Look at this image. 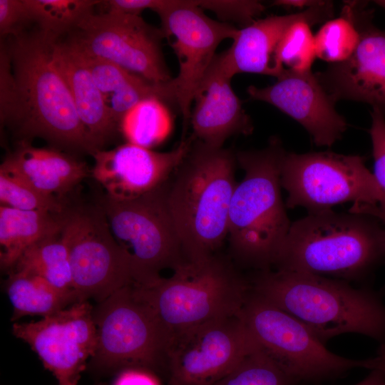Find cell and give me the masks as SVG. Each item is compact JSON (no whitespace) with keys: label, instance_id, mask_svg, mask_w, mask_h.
I'll list each match as a JSON object with an SVG mask.
<instances>
[{"label":"cell","instance_id":"cell-29","mask_svg":"<svg viewBox=\"0 0 385 385\" xmlns=\"http://www.w3.org/2000/svg\"><path fill=\"white\" fill-rule=\"evenodd\" d=\"M359 41L349 4L342 15L327 21L314 36L316 56L322 61L337 63L347 60Z\"/></svg>","mask_w":385,"mask_h":385},{"label":"cell","instance_id":"cell-36","mask_svg":"<svg viewBox=\"0 0 385 385\" xmlns=\"http://www.w3.org/2000/svg\"><path fill=\"white\" fill-rule=\"evenodd\" d=\"M103 11H113L139 15L145 9L153 10L155 0H108L101 1Z\"/></svg>","mask_w":385,"mask_h":385},{"label":"cell","instance_id":"cell-10","mask_svg":"<svg viewBox=\"0 0 385 385\" xmlns=\"http://www.w3.org/2000/svg\"><path fill=\"white\" fill-rule=\"evenodd\" d=\"M365 160L329 151L286 152L280 174L282 188L288 194L286 207H302L312 213L352 201L384 209L385 194Z\"/></svg>","mask_w":385,"mask_h":385},{"label":"cell","instance_id":"cell-19","mask_svg":"<svg viewBox=\"0 0 385 385\" xmlns=\"http://www.w3.org/2000/svg\"><path fill=\"white\" fill-rule=\"evenodd\" d=\"M331 1L323 2L303 11L258 19L238 29L231 46L217 54L222 65L231 76L252 73L279 78L285 71L276 62V51L288 27L297 21H307L312 26L333 16Z\"/></svg>","mask_w":385,"mask_h":385},{"label":"cell","instance_id":"cell-25","mask_svg":"<svg viewBox=\"0 0 385 385\" xmlns=\"http://www.w3.org/2000/svg\"><path fill=\"white\" fill-rule=\"evenodd\" d=\"M6 292L12 305L11 321L24 316H49L80 302L76 292L57 289L41 277L23 270L10 271Z\"/></svg>","mask_w":385,"mask_h":385},{"label":"cell","instance_id":"cell-30","mask_svg":"<svg viewBox=\"0 0 385 385\" xmlns=\"http://www.w3.org/2000/svg\"><path fill=\"white\" fill-rule=\"evenodd\" d=\"M215 385H301L260 346Z\"/></svg>","mask_w":385,"mask_h":385},{"label":"cell","instance_id":"cell-32","mask_svg":"<svg viewBox=\"0 0 385 385\" xmlns=\"http://www.w3.org/2000/svg\"><path fill=\"white\" fill-rule=\"evenodd\" d=\"M62 199L37 190L19 177L0 169L1 205L25 211H46L62 214Z\"/></svg>","mask_w":385,"mask_h":385},{"label":"cell","instance_id":"cell-2","mask_svg":"<svg viewBox=\"0 0 385 385\" xmlns=\"http://www.w3.org/2000/svg\"><path fill=\"white\" fill-rule=\"evenodd\" d=\"M255 294L291 314L324 344L347 333L385 342V304L369 288L315 274L256 271L249 280Z\"/></svg>","mask_w":385,"mask_h":385},{"label":"cell","instance_id":"cell-6","mask_svg":"<svg viewBox=\"0 0 385 385\" xmlns=\"http://www.w3.org/2000/svg\"><path fill=\"white\" fill-rule=\"evenodd\" d=\"M171 337L207 322L237 314L250 290L231 263L216 255L185 262L169 277L134 285Z\"/></svg>","mask_w":385,"mask_h":385},{"label":"cell","instance_id":"cell-18","mask_svg":"<svg viewBox=\"0 0 385 385\" xmlns=\"http://www.w3.org/2000/svg\"><path fill=\"white\" fill-rule=\"evenodd\" d=\"M250 96L268 103L301 124L317 146H332L342 138L347 123L334 108L335 102L312 71H286L272 86L247 88Z\"/></svg>","mask_w":385,"mask_h":385},{"label":"cell","instance_id":"cell-24","mask_svg":"<svg viewBox=\"0 0 385 385\" xmlns=\"http://www.w3.org/2000/svg\"><path fill=\"white\" fill-rule=\"evenodd\" d=\"M63 213L25 211L1 205V269L11 271L28 247L38 240L59 232L63 227Z\"/></svg>","mask_w":385,"mask_h":385},{"label":"cell","instance_id":"cell-31","mask_svg":"<svg viewBox=\"0 0 385 385\" xmlns=\"http://www.w3.org/2000/svg\"><path fill=\"white\" fill-rule=\"evenodd\" d=\"M309 22L297 21L282 36L276 51V62L280 69L295 73L311 71L315 60L314 36Z\"/></svg>","mask_w":385,"mask_h":385},{"label":"cell","instance_id":"cell-4","mask_svg":"<svg viewBox=\"0 0 385 385\" xmlns=\"http://www.w3.org/2000/svg\"><path fill=\"white\" fill-rule=\"evenodd\" d=\"M236 162L230 150L194 138L168 182V205L187 262L215 255L227 237Z\"/></svg>","mask_w":385,"mask_h":385},{"label":"cell","instance_id":"cell-20","mask_svg":"<svg viewBox=\"0 0 385 385\" xmlns=\"http://www.w3.org/2000/svg\"><path fill=\"white\" fill-rule=\"evenodd\" d=\"M232 77L216 54L194 97L190 115L192 137L221 148L235 134L249 135L253 130L250 116L231 86Z\"/></svg>","mask_w":385,"mask_h":385},{"label":"cell","instance_id":"cell-1","mask_svg":"<svg viewBox=\"0 0 385 385\" xmlns=\"http://www.w3.org/2000/svg\"><path fill=\"white\" fill-rule=\"evenodd\" d=\"M57 41L39 29L11 38L6 48L12 78L0 98L1 123L14 126L26 140L38 137L91 155L97 150L54 61Z\"/></svg>","mask_w":385,"mask_h":385},{"label":"cell","instance_id":"cell-38","mask_svg":"<svg viewBox=\"0 0 385 385\" xmlns=\"http://www.w3.org/2000/svg\"><path fill=\"white\" fill-rule=\"evenodd\" d=\"M381 356L384 359L383 364L370 370L364 379L354 385H385V360L382 355Z\"/></svg>","mask_w":385,"mask_h":385},{"label":"cell","instance_id":"cell-22","mask_svg":"<svg viewBox=\"0 0 385 385\" xmlns=\"http://www.w3.org/2000/svg\"><path fill=\"white\" fill-rule=\"evenodd\" d=\"M53 58L71 93L77 113L96 150L119 129L104 103L93 76L78 51L57 41Z\"/></svg>","mask_w":385,"mask_h":385},{"label":"cell","instance_id":"cell-15","mask_svg":"<svg viewBox=\"0 0 385 385\" xmlns=\"http://www.w3.org/2000/svg\"><path fill=\"white\" fill-rule=\"evenodd\" d=\"M93 309L89 301H80L39 321L14 323L12 333L30 346L58 384L78 385L96 349Z\"/></svg>","mask_w":385,"mask_h":385},{"label":"cell","instance_id":"cell-7","mask_svg":"<svg viewBox=\"0 0 385 385\" xmlns=\"http://www.w3.org/2000/svg\"><path fill=\"white\" fill-rule=\"evenodd\" d=\"M238 315L261 349L301 385L319 384L354 369L371 370L383 364L379 354L357 360L330 351L303 323L250 289Z\"/></svg>","mask_w":385,"mask_h":385},{"label":"cell","instance_id":"cell-33","mask_svg":"<svg viewBox=\"0 0 385 385\" xmlns=\"http://www.w3.org/2000/svg\"><path fill=\"white\" fill-rule=\"evenodd\" d=\"M371 115L369 134L373 148V175L385 194V115L376 109L372 110ZM358 211L376 217H385V207L381 210L376 205L364 204L359 207Z\"/></svg>","mask_w":385,"mask_h":385},{"label":"cell","instance_id":"cell-21","mask_svg":"<svg viewBox=\"0 0 385 385\" xmlns=\"http://www.w3.org/2000/svg\"><path fill=\"white\" fill-rule=\"evenodd\" d=\"M0 169L61 199L91 175L85 163L56 149L35 148L27 142H20L4 160Z\"/></svg>","mask_w":385,"mask_h":385},{"label":"cell","instance_id":"cell-17","mask_svg":"<svg viewBox=\"0 0 385 385\" xmlns=\"http://www.w3.org/2000/svg\"><path fill=\"white\" fill-rule=\"evenodd\" d=\"M193 138L182 140L168 152H156L130 143L91 155V175L106 195L127 200L148 193L168 181L188 153Z\"/></svg>","mask_w":385,"mask_h":385},{"label":"cell","instance_id":"cell-28","mask_svg":"<svg viewBox=\"0 0 385 385\" xmlns=\"http://www.w3.org/2000/svg\"><path fill=\"white\" fill-rule=\"evenodd\" d=\"M32 21L39 30L57 38L76 30L79 24L101 1L98 0H24Z\"/></svg>","mask_w":385,"mask_h":385},{"label":"cell","instance_id":"cell-27","mask_svg":"<svg viewBox=\"0 0 385 385\" xmlns=\"http://www.w3.org/2000/svg\"><path fill=\"white\" fill-rule=\"evenodd\" d=\"M172 120L164 102L156 98L145 99L123 118L120 130L128 143L151 149L170 132Z\"/></svg>","mask_w":385,"mask_h":385},{"label":"cell","instance_id":"cell-23","mask_svg":"<svg viewBox=\"0 0 385 385\" xmlns=\"http://www.w3.org/2000/svg\"><path fill=\"white\" fill-rule=\"evenodd\" d=\"M70 44L86 64L119 129L125 115L145 99L156 98L164 103L176 105L170 81L165 84L152 83L115 63L86 54Z\"/></svg>","mask_w":385,"mask_h":385},{"label":"cell","instance_id":"cell-41","mask_svg":"<svg viewBox=\"0 0 385 385\" xmlns=\"http://www.w3.org/2000/svg\"><path fill=\"white\" fill-rule=\"evenodd\" d=\"M375 4L385 9V0L374 1Z\"/></svg>","mask_w":385,"mask_h":385},{"label":"cell","instance_id":"cell-39","mask_svg":"<svg viewBox=\"0 0 385 385\" xmlns=\"http://www.w3.org/2000/svg\"><path fill=\"white\" fill-rule=\"evenodd\" d=\"M323 1L312 0H277L274 1L273 4L288 8H302L306 9L319 5Z\"/></svg>","mask_w":385,"mask_h":385},{"label":"cell","instance_id":"cell-34","mask_svg":"<svg viewBox=\"0 0 385 385\" xmlns=\"http://www.w3.org/2000/svg\"><path fill=\"white\" fill-rule=\"evenodd\" d=\"M195 3L202 10L214 12L222 22L232 21L245 26L255 21L265 9L258 1L203 0Z\"/></svg>","mask_w":385,"mask_h":385},{"label":"cell","instance_id":"cell-37","mask_svg":"<svg viewBox=\"0 0 385 385\" xmlns=\"http://www.w3.org/2000/svg\"><path fill=\"white\" fill-rule=\"evenodd\" d=\"M113 385H160L154 373L140 369H126L119 371Z\"/></svg>","mask_w":385,"mask_h":385},{"label":"cell","instance_id":"cell-40","mask_svg":"<svg viewBox=\"0 0 385 385\" xmlns=\"http://www.w3.org/2000/svg\"><path fill=\"white\" fill-rule=\"evenodd\" d=\"M378 352L380 353L385 359V342L380 344Z\"/></svg>","mask_w":385,"mask_h":385},{"label":"cell","instance_id":"cell-42","mask_svg":"<svg viewBox=\"0 0 385 385\" xmlns=\"http://www.w3.org/2000/svg\"><path fill=\"white\" fill-rule=\"evenodd\" d=\"M379 220H381L384 224H385V217H377Z\"/></svg>","mask_w":385,"mask_h":385},{"label":"cell","instance_id":"cell-43","mask_svg":"<svg viewBox=\"0 0 385 385\" xmlns=\"http://www.w3.org/2000/svg\"><path fill=\"white\" fill-rule=\"evenodd\" d=\"M58 385H61V384H58Z\"/></svg>","mask_w":385,"mask_h":385},{"label":"cell","instance_id":"cell-5","mask_svg":"<svg viewBox=\"0 0 385 385\" xmlns=\"http://www.w3.org/2000/svg\"><path fill=\"white\" fill-rule=\"evenodd\" d=\"M285 153L272 138L262 150L236 153L245 176L232 197L227 237L234 259L256 271L274 267L292 224L281 195Z\"/></svg>","mask_w":385,"mask_h":385},{"label":"cell","instance_id":"cell-8","mask_svg":"<svg viewBox=\"0 0 385 385\" xmlns=\"http://www.w3.org/2000/svg\"><path fill=\"white\" fill-rule=\"evenodd\" d=\"M97 345L91 366L106 371L140 369L168 371L172 337L135 292L123 287L93 309Z\"/></svg>","mask_w":385,"mask_h":385},{"label":"cell","instance_id":"cell-35","mask_svg":"<svg viewBox=\"0 0 385 385\" xmlns=\"http://www.w3.org/2000/svg\"><path fill=\"white\" fill-rule=\"evenodd\" d=\"M32 21L30 12L24 0H0L1 37L17 36L25 26Z\"/></svg>","mask_w":385,"mask_h":385},{"label":"cell","instance_id":"cell-9","mask_svg":"<svg viewBox=\"0 0 385 385\" xmlns=\"http://www.w3.org/2000/svg\"><path fill=\"white\" fill-rule=\"evenodd\" d=\"M168 182L134 199L117 200L106 195L100 202L113 235L132 259L135 285H150L162 270L173 271L187 262L168 205Z\"/></svg>","mask_w":385,"mask_h":385},{"label":"cell","instance_id":"cell-26","mask_svg":"<svg viewBox=\"0 0 385 385\" xmlns=\"http://www.w3.org/2000/svg\"><path fill=\"white\" fill-rule=\"evenodd\" d=\"M61 230L28 247L11 270H26L60 291L75 292L68 250Z\"/></svg>","mask_w":385,"mask_h":385},{"label":"cell","instance_id":"cell-3","mask_svg":"<svg viewBox=\"0 0 385 385\" xmlns=\"http://www.w3.org/2000/svg\"><path fill=\"white\" fill-rule=\"evenodd\" d=\"M384 260L381 220L327 210L292 222L274 267L349 282L366 277Z\"/></svg>","mask_w":385,"mask_h":385},{"label":"cell","instance_id":"cell-13","mask_svg":"<svg viewBox=\"0 0 385 385\" xmlns=\"http://www.w3.org/2000/svg\"><path fill=\"white\" fill-rule=\"evenodd\" d=\"M68 41L79 51L115 63L157 84L173 78L163 58L161 29L139 15L113 11L92 13Z\"/></svg>","mask_w":385,"mask_h":385},{"label":"cell","instance_id":"cell-16","mask_svg":"<svg viewBox=\"0 0 385 385\" xmlns=\"http://www.w3.org/2000/svg\"><path fill=\"white\" fill-rule=\"evenodd\" d=\"M359 33V43L346 61L314 73L332 99L366 103L385 115V31L369 21L359 3L349 4Z\"/></svg>","mask_w":385,"mask_h":385},{"label":"cell","instance_id":"cell-12","mask_svg":"<svg viewBox=\"0 0 385 385\" xmlns=\"http://www.w3.org/2000/svg\"><path fill=\"white\" fill-rule=\"evenodd\" d=\"M153 11L160 19L164 36L172 40L178 60V73L170 84L185 129L195 93L217 48L224 40L233 39L238 29L210 18L193 0H156Z\"/></svg>","mask_w":385,"mask_h":385},{"label":"cell","instance_id":"cell-11","mask_svg":"<svg viewBox=\"0 0 385 385\" xmlns=\"http://www.w3.org/2000/svg\"><path fill=\"white\" fill-rule=\"evenodd\" d=\"M61 232L80 301L98 303L118 289L137 284L132 259L113 235L99 206L66 208Z\"/></svg>","mask_w":385,"mask_h":385},{"label":"cell","instance_id":"cell-14","mask_svg":"<svg viewBox=\"0 0 385 385\" xmlns=\"http://www.w3.org/2000/svg\"><path fill=\"white\" fill-rule=\"evenodd\" d=\"M259 347L238 314L175 334L168 385H215Z\"/></svg>","mask_w":385,"mask_h":385}]
</instances>
